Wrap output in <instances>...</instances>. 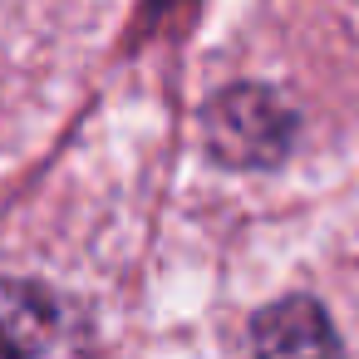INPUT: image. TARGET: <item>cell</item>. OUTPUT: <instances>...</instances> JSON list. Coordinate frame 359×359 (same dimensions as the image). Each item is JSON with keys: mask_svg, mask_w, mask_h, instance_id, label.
I'll return each mask as SVG.
<instances>
[{"mask_svg": "<svg viewBox=\"0 0 359 359\" xmlns=\"http://www.w3.org/2000/svg\"><path fill=\"white\" fill-rule=\"evenodd\" d=\"M251 359H339V339L310 295H285L251 320Z\"/></svg>", "mask_w": 359, "mask_h": 359, "instance_id": "3", "label": "cell"}, {"mask_svg": "<svg viewBox=\"0 0 359 359\" xmlns=\"http://www.w3.org/2000/svg\"><path fill=\"white\" fill-rule=\"evenodd\" d=\"M0 359H94L84 310L45 285L0 280Z\"/></svg>", "mask_w": 359, "mask_h": 359, "instance_id": "1", "label": "cell"}, {"mask_svg": "<svg viewBox=\"0 0 359 359\" xmlns=\"http://www.w3.org/2000/svg\"><path fill=\"white\" fill-rule=\"evenodd\" d=\"M207 143L222 163H241V168L276 163L290 143V114L276 94H266L256 84L226 89L207 109Z\"/></svg>", "mask_w": 359, "mask_h": 359, "instance_id": "2", "label": "cell"}]
</instances>
